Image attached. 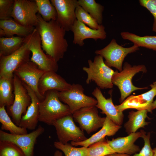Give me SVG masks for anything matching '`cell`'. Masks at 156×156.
<instances>
[{
  "label": "cell",
  "instance_id": "cell-1",
  "mask_svg": "<svg viewBox=\"0 0 156 156\" xmlns=\"http://www.w3.org/2000/svg\"><path fill=\"white\" fill-rule=\"evenodd\" d=\"M37 16L38 21L35 28L41 38L42 48L57 62L63 58L68 46L65 38L66 31L56 20L46 22L39 13Z\"/></svg>",
  "mask_w": 156,
  "mask_h": 156
},
{
  "label": "cell",
  "instance_id": "cell-2",
  "mask_svg": "<svg viewBox=\"0 0 156 156\" xmlns=\"http://www.w3.org/2000/svg\"><path fill=\"white\" fill-rule=\"evenodd\" d=\"M58 93L55 90L46 93L44 99L39 103V121L52 125L54 121L72 115L69 107L59 99Z\"/></svg>",
  "mask_w": 156,
  "mask_h": 156
},
{
  "label": "cell",
  "instance_id": "cell-3",
  "mask_svg": "<svg viewBox=\"0 0 156 156\" xmlns=\"http://www.w3.org/2000/svg\"><path fill=\"white\" fill-rule=\"evenodd\" d=\"M88 67H83V70L87 75V84L94 81L101 89H110L113 87L112 79L115 71L105 63L103 57L100 55L96 56L93 61H88Z\"/></svg>",
  "mask_w": 156,
  "mask_h": 156
},
{
  "label": "cell",
  "instance_id": "cell-4",
  "mask_svg": "<svg viewBox=\"0 0 156 156\" xmlns=\"http://www.w3.org/2000/svg\"><path fill=\"white\" fill-rule=\"evenodd\" d=\"M147 71L146 66L144 65L132 66L128 62H125L124 64L122 71L120 72L117 70L115 71L112 81L113 84L117 86L120 90V103H122L133 91L148 88L147 87H136L132 81L133 77L136 74L140 72L145 73Z\"/></svg>",
  "mask_w": 156,
  "mask_h": 156
},
{
  "label": "cell",
  "instance_id": "cell-5",
  "mask_svg": "<svg viewBox=\"0 0 156 156\" xmlns=\"http://www.w3.org/2000/svg\"><path fill=\"white\" fill-rule=\"evenodd\" d=\"M32 53L30 60L36 64L38 68L45 71L56 72L58 68L57 62L50 56L45 54L42 47L40 34L35 28L33 32L25 38Z\"/></svg>",
  "mask_w": 156,
  "mask_h": 156
},
{
  "label": "cell",
  "instance_id": "cell-6",
  "mask_svg": "<svg viewBox=\"0 0 156 156\" xmlns=\"http://www.w3.org/2000/svg\"><path fill=\"white\" fill-rule=\"evenodd\" d=\"M139 49V47L134 44L130 47H123L118 44L115 39H113L107 46L96 50L95 53L105 59L104 62L107 66L114 67L120 72L122 70V63L125 57Z\"/></svg>",
  "mask_w": 156,
  "mask_h": 156
},
{
  "label": "cell",
  "instance_id": "cell-7",
  "mask_svg": "<svg viewBox=\"0 0 156 156\" xmlns=\"http://www.w3.org/2000/svg\"><path fill=\"white\" fill-rule=\"evenodd\" d=\"M14 100L13 104L7 107V113L12 120L18 126L22 117L25 114L30 105L31 99L22 81L14 74Z\"/></svg>",
  "mask_w": 156,
  "mask_h": 156
},
{
  "label": "cell",
  "instance_id": "cell-8",
  "mask_svg": "<svg viewBox=\"0 0 156 156\" xmlns=\"http://www.w3.org/2000/svg\"><path fill=\"white\" fill-rule=\"evenodd\" d=\"M84 90L81 85L73 83L68 90L59 92V99L69 107L72 114L81 108L95 106L97 104L96 99L86 95Z\"/></svg>",
  "mask_w": 156,
  "mask_h": 156
},
{
  "label": "cell",
  "instance_id": "cell-9",
  "mask_svg": "<svg viewBox=\"0 0 156 156\" xmlns=\"http://www.w3.org/2000/svg\"><path fill=\"white\" fill-rule=\"evenodd\" d=\"M72 114L65 116L53 122L59 142L65 144L69 141H83L87 138L83 131L75 124Z\"/></svg>",
  "mask_w": 156,
  "mask_h": 156
},
{
  "label": "cell",
  "instance_id": "cell-10",
  "mask_svg": "<svg viewBox=\"0 0 156 156\" xmlns=\"http://www.w3.org/2000/svg\"><path fill=\"white\" fill-rule=\"evenodd\" d=\"M31 52L24 40L18 50L9 55L0 56V77L13 78L15 71L30 60Z\"/></svg>",
  "mask_w": 156,
  "mask_h": 156
},
{
  "label": "cell",
  "instance_id": "cell-11",
  "mask_svg": "<svg viewBox=\"0 0 156 156\" xmlns=\"http://www.w3.org/2000/svg\"><path fill=\"white\" fill-rule=\"evenodd\" d=\"M34 0H14L12 18L18 24L27 27H36L38 20Z\"/></svg>",
  "mask_w": 156,
  "mask_h": 156
},
{
  "label": "cell",
  "instance_id": "cell-12",
  "mask_svg": "<svg viewBox=\"0 0 156 156\" xmlns=\"http://www.w3.org/2000/svg\"><path fill=\"white\" fill-rule=\"evenodd\" d=\"M73 119L79 125L80 129L88 134L103 126L105 117H101L98 114L95 106L83 107L72 114Z\"/></svg>",
  "mask_w": 156,
  "mask_h": 156
},
{
  "label": "cell",
  "instance_id": "cell-13",
  "mask_svg": "<svg viewBox=\"0 0 156 156\" xmlns=\"http://www.w3.org/2000/svg\"><path fill=\"white\" fill-rule=\"evenodd\" d=\"M40 125L35 130L24 134H13L0 130V141L13 142L20 148L26 156H34V146L37 138L44 131Z\"/></svg>",
  "mask_w": 156,
  "mask_h": 156
},
{
  "label": "cell",
  "instance_id": "cell-14",
  "mask_svg": "<svg viewBox=\"0 0 156 156\" xmlns=\"http://www.w3.org/2000/svg\"><path fill=\"white\" fill-rule=\"evenodd\" d=\"M57 13L56 21L66 31H71L77 20L75 10L79 5L77 0H51Z\"/></svg>",
  "mask_w": 156,
  "mask_h": 156
},
{
  "label": "cell",
  "instance_id": "cell-15",
  "mask_svg": "<svg viewBox=\"0 0 156 156\" xmlns=\"http://www.w3.org/2000/svg\"><path fill=\"white\" fill-rule=\"evenodd\" d=\"M45 72L30 60L17 68L14 74L35 92L40 101L44 98L38 92V85L40 79Z\"/></svg>",
  "mask_w": 156,
  "mask_h": 156
},
{
  "label": "cell",
  "instance_id": "cell-16",
  "mask_svg": "<svg viewBox=\"0 0 156 156\" xmlns=\"http://www.w3.org/2000/svg\"><path fill=\"white\" fill-rule=\"evenodd\" d=\"M150 86L151 88L150 90L138 95H131L128 97L120 105H115L116 108L121 112L132 108L138 110L146 109L148 112H151V105L156 95V81Z\"/></svg>",
  "mask_w": 156,
  "mask_h": 156
},
{
  "label": "cell",
  "instance_id": "cell-17",
  "mask_svg": "<svg viewBox=\"0 0 156 156\" xmlns=\"http://www.w3.org/2000/svg\"><path fill=\"white\" fill-rule=\"evenodd\" d=\"M71 31L74 34L73 43L80 46L83 45V41L86 39H92L96 41L98 39L103 40L106 38L105 27L102 24L100 25L98 29H94L77 20Z\"/></svg>",
  "mask_w": 156,
  "mask_h": 156
},
{
  "label": "cell",
  "instance_id": "cell-18",
  "mask_svg": "<svg viewBox=\"0 0 156 156\" xmlns=\"http://www.w3.org/2000/svg\"><path fill=\"white\" fill-rule=\"evenodd\" d=\"M71 85L56 72L48 71L45 72L40 79L38 89L40 94L44 98L46 93L49 90L65 91L69 89Z\"/></svg>",
  "mask_w": 156,
  "mask_h": 156
},
{
  "label": "cell",
  "instance_id": "cell-19",
  "mask_svg": "<svg viewBox=\"0 0 156 156\" xmlns=\"http://www.w3.org/2000/svg\"><path fill=\"white\" fill-rule=\"evenodd\" d=\"M22 83L30 97L31 102L25 114L22 117L18 126L27 129L33 130L36 129L39 121L40 101L35 92L29 86Z\"/></svg>",
  "mask_w": 156,
  "mask_h": 156
},
{
  "label": "cell",
  "instance_id": "cell-20",
  "mask_svg": "<svg viewBox=\"0 0 156 156\" xmlns=\"http://www.w3.org/2000/svg\"><path fill=\"white\" fill-rule=\"evenodd\" d=\"M96 98L97 104L95 106L102 110L101 113L105 114L117 125L121 126L122 123L124 115L123 112L118 111L113 103L112 96L106 99L101 90L96 87L92 93Z\"/></svg>",
  "mask_w": 156,
  "mask_h": 156
},
{
  "label": "cell",
  "instance_id": "cell-21",
  "mask_svg": "<svg viewBox=\"0 0 156 156\" xmlns=\"http://www.w3.org/2000/svg\"><path fill=\"white\" fill-rule=\"evenodd\" d=\"M142 133L140 131L132 133L125 137L112 139L111 140H107V141L115 153L129 155L135 154L140 151L139 146L134 143L139 138H142Z\"/></svg>",
  "mask_w": 156,
  "mask_h": 156
},
{
  "label": "cell",
  "instance_id": "cell-22",
  "mask_svg": "<svg viewBox=\"0 0 156 156\" xmlns=\"http://www.w3.org/2000/svg\"><path fill=\"white\" fill-rule=\"evenodd\" d=\"M121 127V126L117 125L106 116L103 125L99 131L84 141L78 142L71 141L70 144L73 146H80L88 148L90 145L105 138L106 136L114 135Z\"/></svg>",
  "mask_w": 156,
  "mask_h": 156
},
{
  "label": "cell",
  "instance_id": "cell-23",
  "mask_svg": "<svg viewBox=\"0 0 156 156\" xmlns=\"http://www.w3.org/2000/svg\"><path fill=\"white\" fill-rule=\"evenodd\" d=\"M35 27H27L16 22L12 18L0 20V37H11L14 35L26 38L34 31Z\"/></svg>",
  "mask_w": 156,
  "mask_h": 156
},
{
  "label": "cell",
  "instance_id": "cell-24",
  "mask_svg": "<svg viewBox=\"0 0 156 156\" xmlns=\"http://www.w3.org/2000/svg\"><path fill=\"white\" fill-rule=\"evenodd\" d=\"M148 112L147 110L143 109L136 112L132 111L129 112V120L124 125L126 131L128 134L135 132L139 129L148 125V123L146 121Z\"/></svg>",
  "mask_w": 156,
  "mask_h": 156
},
{
  "label": "cell",
  "instance_id": "cell-25",
  "mask_svg": "<svg viewBox=\"0 0 156 156\" xmlns=\"http://www.w3.org/2000/svg\"><path fill=\"white\" fill-rule=\"evenodd\" d=\"M13 77H0V107L12 105L13 103L14 94Z\"/></svg>",
  "mask_w": 156,
  "mask_h": 156
},
{
  "label": "cell",
  "instance_id": "cell-26",
  "mask_svg": "<svg viewBox=\"0 0 156 156\" xmlns=\"http://www.w3.org/2000/svg\"><path fill=\"white\" fill-rule=\"evenodd\" d=\"M120 35L123 39L131 41L139 47L156 51V36H140L128 31L121 32Z\"/></svg>",
  "mask_w": 156,
  "mask_h": 156
},
{
  "label": "cell",
  "instance_id": "cell-27",
  "mask_svg": "<svg viewBox=\"0 0 156 156\" xmlns=\"http://www.w3.org/2000/svg\"><path fill=\"white\" fill-rule=\"evenodd\" d=\"M25 37L13 36L0 38V56H6L19 49L23 44Z\"/></svg>",
  "mask_w": 156,
  "mask_h": 156
},
{
  "label": "cell",
  "instance_id": "cell-28",
  "mask_svg": "<svg viewBox=\"0 0 156 156\" xmlns=\"http://www.w3.org/2000/svg\"><path fill=\"white\" fill-rule=\"evenodd\" d=\"M79 5L88 13L99 25L102 24L104 7L95 0H79Z\"/></svg>",
  "mask_w": 156,
  "mask_h": 156
},
{
  "label": "cell",
  "instance_id": "cell-29",
  "mask_svg": "<svg viewBox=\"0 0 156 156\" xmlns=\"http://www.w3.org/2000/svg\"><path fill=\"white\" fill-rule=\"evenodd\" d=\"M0 122L2 130L9 131L10 133L13 134L27 133V129L18 126L11 120L5 106L0 107Z\"/></svg>",
  "mask_w": 156,
  "mask_h": 156
},
{
  "label": "cell",
  "instance_id": "cell-30",
  "mask_svg": "<svg viewBox=\"0 0 156 156\" xmlns=\"http://www.w3.org/2000/svg\"><path fill=\"white\" fill-rule=\"evenodd\" d=\"M38 13L46 22L56 20L57 13L55 8L49 0H35Z\"/></svg>",
  "mask_w": 156,
  "mask_h": 156
},
{
  "label": "cell",
  "instance_id": "cell-31",
  "mask_svg": "<svg viewBox=\"0 0 156 156\" xmlns=\"http://www.w3.org/2000/svg\"><path fill=\"white\" fill-rule=\"evenodd\" d=\"M115 153L105 138L88 147L86 156H105Z\"/></svg>",
  "mask_w": 156,
  "mask_h": 156
},
{
  "label": "cell",
  "instance_id": "cell-32",
  "mask_svg": "<svg viewBox=\"0 0 156 156\" xmlns=\"http://www.w3.org/2000/svg\"><path fill=\"white\" fill-rule=\"evenodd\" d=\"M54 146L57 149L62 151L65 156H86L88 148L74 147L71 144H63L59 141L54 143Z\"/></svg>",
  "mask_w": 156,
  "mask_h": 156
},
{
  "label": "cell",
  "instance_id": "cell-33",
  "mask_svg": "<svg viewBox=\"0 0 156 156\" xmlns=\"http://www.w3.org/2000/svg\"><path fill=\"white\" fill-rule=\"evenodd\" d=\"M0 156H26L22 150L14 143L0 141Z\"/></svg>",
  "mask_w": 156,
  "mask_h": 156
},
{
  "label": "cell",
  "instance_id": "cell-34",
  "mask_svg": "<svg viewBox=\"0 0 156 156\" xmlns=\"http://www.w3.org/2000/svg\"><path fill=\"white\" fill-rule=\"evenodd\" d=\"M75 13L77 20L92 29H97L99 28L100 25L79 5L76 8Z\"/></svg>",
  "mask_w": 156,
  "mask_h": 156
},
{
  "label": "cell",
  "instance_id": "cell-35",
  "mask_svg": "<svg viewBox=\"0 0 156 156\" xmlns=\"http://www.w3.org/2000/svg\"><path fill=\"white\" fill-rule=\"evenodd\" d=\"M14 0H0V20L12 18Z\"/></svg>",
  "mask_w": 156,
  "mask_h": 156
},
{
  "label": "cell",
  "instance_id": "cell-36",
  "mask_svg": "<svg viewBox=\"0 0 156 156\" xmlns=\"http://www.w3.org/2000/svg\"><path fill=\"white\" fill-rule=\"evenodd\" d=\"M140 131L142 133V138L144 142V146L139 153H136L131 156H153L154 152L150 143V133L148 132L146 135V133L144 130Z\"/></svg>",
  "mask_w": 156,
  "mask_h": 156
},
{
  "label": "cell",
  "instance_id": "cell-37",
  "mask_svg": "<svg viewBox=\"0 0 156 156\" xmlns=\"http://www.w3.org/2000/svg\"><path fill=\"white\" fill-rule=\"evenodd\" d=\"M140 5L146 8L154 17L152 31L156 32V0H139Z\"/></svg>",
  "mask_w": 156,
  "mask_h": 156
},
{
  "label": "cell",
  "instance_id": "cell-38",
  "mask_svg": "<svg viewBox=\"0 0 156 156\" xmlns=\"http://www.w3.org/2000/svg\"><path fill=\"white\" fill-rule=\"evenodd\" d=\"M105 156H130L129 155L126 154L119 153H114L107 155Z\"/></svg>",
  "mask_w": 156,
  "mask_h": 156
},
{
  "label": "cell",
  "instance_id": "cell-39",
  "mask_svg": "<svg viewBox=\"0 0 156 156\" xmlns=\"http://www.w3.org/2000/svg\"><path fill=\"white\" fill-rule=\"evenodd\" d=\"M155 109H156V99L155 101H153L151 104V112H152V111L153 110Z\"/></svg>",
  "mask_w": 156,
  "mask_h": 156
},
{
  "label": "cell",
  "instance_id": "cell-40",
  "mask_svg": "<svg viewBox=\"0 0 156 156\" xmlns=\"http://www.w3.org/2000/svg\"><path fill=\"white\" fill-rule=\"evenodd\" d=\"M54 156H63V155L62 152L59 150H57L55 152Z\"/></svg>",
  "mask_w": 156,
  "mask_h": 156
},
{
  "label": "cell",
  "instance_id": "cell-41",
  "mask_svg": "<svg viewBox=\"0 0 156 156\" xmlns=\"http://www.w3.org/2000/svg\"><path fill=\"white\" fill-rule=\"evenodd\" d=\"M153 150L154 152L153 156H156V147L154 148L153 149Z\"/></svg>",
  "mask_w": 156,
  "mask_h": 156
}]
</instances>
